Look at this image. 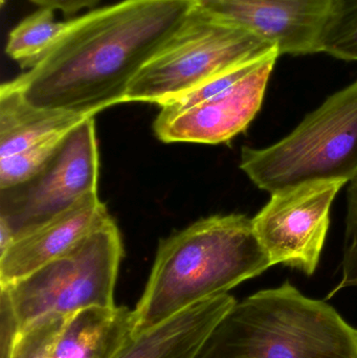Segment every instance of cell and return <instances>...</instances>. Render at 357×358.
<instances>
[{"label":"cell","mask_w":357,"mask_h":358,"mask_svg":"<svg viewBox=\"0 0 357 358\" xmlns=\"http://www.w3.org/2000/svg\"><path fill=\"white\" fill-rule=\"evenodd\" d=\"M123 255L121 234L110 218L67 254L0 286L1 346L44 317L117 306L115 289Z\"/></svg>","instance_id":"277c9868"},{"label":"cell","mask_w":357,"mask_h":358,"mask_svg":"<svg viewBox=\"0 0 357 358\" xmlns=\"http://www.w3.org/2000/svg\"><path fill=\"white\" fill-rule=\"evenodd\" d=\"M272 264L253 219L209 217L163 240L133 309L136 336L201 301L228 294Z\"/></svg>","instance_id":"7a4b0ae2"},{"label":"cell","mask_w":357,"mask_h":358,"mask_svg":"<svg viewBox=\"0 0 357 358\" xmlns=\"http://www.w3.org/2000/svg\"><path fill=\"white\" fill-rule=\"evenodd\" d=\"M134 336L133 310L90 307L65 319L52 358H117Z\"/></svg>","instance_id":"4fadbf2b"},{"label":"cell","mask_w":357,"mask_h":358,"mask_svg":"<svg viewBox=\"0 0 357 358\" xmlns=\"http://www.w3.org/2000/svg\"><path fill=\"white\" fill-rule=\"evenodd\" d=\"M240 168L270 194L320 181L349 182L357 176V81L277 144L242 148Z\"/></svg>","instance_id":"5b68a950"},{"label":"cell","mask_w":357,"mask_h":358,"mask_svg":"<svg viewBox=\"0 0 357 358\" xmlns=\"http://www.w3.org/2000/svg\"><path fill=\"white\" fill-rule=\"evenodd\" d=\"M199 8L278 48L280 55L316 54L329 0H198Z\"/></svg>","instance_id":"30bf717a"},{"label":"cell","mask_w":357,"mask_h":358,"mask_svg":"<svg viewBox=\"0 0 357 358\" xmlns=\"http://www.w3.org/2000/svg\"><path fill=\"white\" fill-rule=\"evenodd\" d=\"M71 130L54 134L16 155L0 159V189L20 185L37 174L56 155Z\"/></svg>","instance_id":"e0dca14e"},{"label":"cell","mask_w":357,"mask_h":358,"mask_svg":"<svg viewBox=\"0 0 357 358\" xmlns=\"http://www.w3.org/2000/svg\"><path fill=\"white\" fill-rule=\"evenodd\" d=\"M347 196L345 248L342 265L343 278L328 299L344 288L357 287V176L349 181Z\"/></svg>","instance_id":"d6986e66"},{"label":"cell","mask_w":357,"mask_h":358,"mask_svg":"<svg viewBox=\"0 0 357 358\" xmlns=\"http://www.w3.org/2000/svg\"><path fill=\"white\" fill-rule=\"evenodd\" d=\"M197 358H357V329L286 281L236 302Z\"/></svg>","instance_id":"3957f363"},{"label":"cell","mask_w":357,"mask_h":358,"mask_svg":"<svg viewBox=\"0 0 357 358\" xmlns=\"http://www.w3.org/2000/svg\"><path fill=\"white\" fill-rule=\"evenodd\" d=\"M0 2H1V4H3L4 2H6V0H0Z\"/></svg>","instance_id":"44dd1931"},{"label":"cell","mask_w":357,"mask_h":358,"mask_svg":"<svg viewBox=\"0 0 357 358\" xmlns=\"http://www.w3.org/2000/svg\"><path fill=\"white\" fill-rule=\"evenodd\" d=\"M67 21L54 20V10L39 8L10 31L6 52L21 69L35 66L66 27Z\"/></svg>","instance_id":"9a60e30c"},{"label":"cell","mask_w":357,"mask_h":358,"mask_svg":"<svg viewBox=\"0 0 357 358\" xmlns=\"http://www.w3.org/2000/svg\"><path fill=\"white\" fill-rule=\"evenodd\" d=\"M198 0H121L67 21L43 58L6 82L31 106L94 117L123 104Z\"/></svg>","instance_id":"6da1fadb"},{"label":"cell","mask_w":357,"mask_h":358,"mask_svg":"<svg viewBox=\"0 0 357 358\" xmlns=\"http://www.w3.org/2000/svg\"><path fill=\"white\" fill-rule=\"evenodd\" d=\"M318 52L341 60L357 61V0H329Z\"/></svg>","instance_id":"2e32d148"},{"label":"cell","mask_w":357,"mask_h":358,"mask_svg":"<svg viewBox=\"0 0 357 358\" xmlns=\"http://www.w3.org/2000/svg\"><path fill=\"white\" fill-rule=\"evenodd\" d=\"M275 50L276 46L255 34L197 6L134 78L125 103L161 106L215 76Z\"/></svg>","instance_id":"8992f818"},{"label":"cell","mask_w":357,"mask_h":358,"mask_svg":"<svg viewBox=\"0 0 357 358\" xmlns=\"http://www.w3.org/2000/svg\"><path fill=\"white\" fill-rule=\"evenodd\" d=\"M40 8L61 10L65 16H73L83 8H94L101 0H29Z\"/></svg>","instance_id":"ffe728a7"},{"label":"cell","mask_w":357,"mask_h":358,"mask_svg":"<svg viewBox=\"0 0 357 358\" xmlns=\"http://www.w3.org/2000/svg\"><path fill=\"white\" fill-rule=\"evenodd\" d=\"M236 302L228 294L201 301L136 334L117 358H197Z\"/></svg>","instance_id":"7c38bea8"},{"label":"cell","mask_w":357,"mask_h":358,"mask_svg":"<svg viewBox=\"0 0 357 358\" xmlns=\"http://www.w3.org/2000/svg\"><path fill=\"white\" fill-rule=\"evenodd\" d=\"M344 181H320L272 194L253 219L272 266L316 273L330 224V208Z\"/></svg>","instance_id":"ba28073f"},{"label":"cell","mask_w":357,"mask_h":358,"mask_svg":"<svg viewBox=\"0 0 357 358\" xmlns=\"http://www.w3.org/2000/svg\"><path fill=\"white\" fill-rule=\"evenodd\" d=\"M87 117L31 106L17 90L3 83L0 88V159L68 131Z\"/></svg>","instance_id":"5bb4252c"},{"label":"cell","mask_w":357,"mask_h":358,"mask_svg":"<svg viewBox=\"0 0 357 358\" xmlns=\"http://www.w3.org/2000/svg\"><path fill=\"white\" fill-rule=\"evenodd\" d=\"M67 317L50 315L1 346V358H52L57 336Z\"/></svg>","instance_id":"ac0fdd59"},{"label":"cell","mask_w":357,"mask_h":358,"mask_svg":"<svg viewBox=\"0 0 357 358\" xmlns=\"http://www.w3.org/2000/svg\"><path fill=\"white\" fill-rule=\"evenodd\" d=\"M278 50L258 61L249 73L207 100L175 115H157L153 128L165 143L217 145L245 131L263 103Z\"/></svg>","instance_id":"9c48e42d"},{"label":"cell","mask_w":357,"mask_h":358,"mask_svg":"<svg viewBox=\"0 0 357 358\" xmlns=\"http://www.w3.org/2000/svg\"><path fill=\"white\" fill-rule=\"evenodd\" d=\"M111 218L98 192L68 210L16 238L0 254V286L10 285L73 250L86 236Z\"/></svg>","instance_id":"8fae6325"},{"label":"cell","mask_w":357,"mask_h":358,"mask_svg":"<svg viewBox=\"0 0 357 358\" xmlns=\"http://www.w3.org/2000/svg\"><path fill=\"white\" fill-rule=\"evenodd\" d=\"M98 141L94 117L73 127L56 155L24 182L0 189V221L15 239L98 192Z\"/></svg>","instance_id":"52a82bcc"}]
</instances>
